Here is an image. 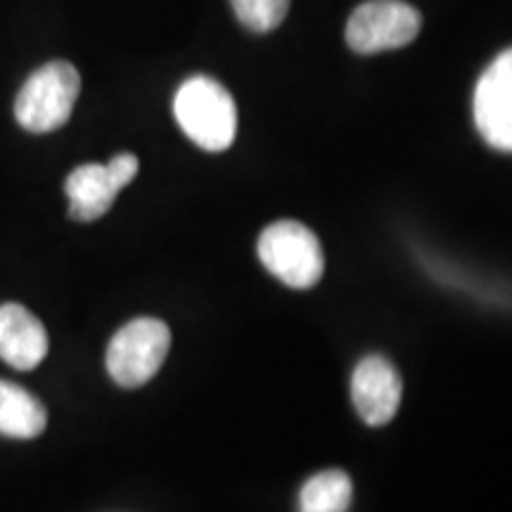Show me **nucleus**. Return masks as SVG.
<instances>
[{"label":"nucleus","instance_id":"7ed1b4c3","mask_svg":"<svg viewBox=\"0 0 512 512\" xmlns=\"http://www.w3.org/2000/svg\"><path fill=\"white\" fill-rule=\"evenodd\" d=\"M261 264L292 290H311L323 278L325 256L316 233L299 221H275L261 233Z\"/></svg>","mask_w":512,"mask_h":512},{"label":"nucleus","instance_id":"6e6552de","mask_svg":"<svg viewBox=\"0 0 512 512\" xmlns=\"http://www.w3.org/2000/svg\"><path fill=\"white\" fill-rule=\"evenodd\" d=\"M48 332L22 304L0 306V358L17 370H34L48 356Z\"/></svg>","mask_w":512,"mask_h":512},{"label":"nucleus","instance_id":"f8f14e48","mask_svg":"<svg viewBox=\"0 0 512 512\" xmlns=\"http://www.w3.org/2000/svg\"><path fill=\"white\" fill-rule=\"evenodd\" d=\"M238 19L254 34L278 29L290 12V0H230Z\"/></svg>","mask_w":512,"mask_h":512},{"label":"nucleus","instance_id":"9b49d317","mask_svg":"<svg viewBox=\"0 0 512 512\" xmlns=\"http://www.w3.org/2000/svg\"><path fill=\"white\" fill-rule=\"evenodd\" d=\"M354 501V484L342 470H325L302 486L299 512H349Z\"/></svg>","mask_w":512,"mask_h":512},{"label":"nucleus","instance_id":"9d476101","mask_svg":"<svg viewBox=\"0 0 512 512\" xmlns=\"http://www.w3.org/2000/svg\"><path fill=\"white\" fill-rule=\"evenodd\" d=\"M46 406L15 382L0 380V434L12 439H36L46 432Z\"/></svg>","mask_w":512,"mask_h":512},{"label":"nucleus","instance_id":"f257e3e1","mask_svg":"<svg viewBox=\"0 0 512 512\" xmlns=\"http://www.w3.org/2000/svg\"><path fill=\"white\" fill-rule=\"evenodd\" d=\"M174 114L185 136L207 152L228 150L238 133L233 95L209 76H192L178 88Z\"/></svg>","mask_w":512,"mask_h":512},{"label":"nucleus","instance_id":"ddd939ff","mask_svg":"<svg viewBox=\"0 0 512 512\" xmlns=\"http://www.w3.org/2000/svg\"><path fill=\"white\" fill-rule=\"evenodd\" d=\"M138 169H140L138 157L131 155V152H121V155L112 157V162L107 164V171H110L112 181L117 183L119 190L126 188V185L138 176Z\"/></svg>","mask_w":512,"mask_h":512},{"label":"nucleus","instance_id":"0eeeda50","mask_svg":"<svg viewBox=\"0 0 512 512\" xmlns=\"http://www.w3.org/2000/svg\"><path fill=\"white\" fill-rule=\"evenodd\" d=\"M403 380L392 361L384 356H366L351 377V399L356 413L370 427H382L394 420L401 406Z\"/></svg>","mask_w":512,"mask_h":512},{"label":"nucleus","instance_id":"1a4fd4ad","mask_svg":"<svg viewBox=\"0 0 512 512\" xmlns=\"http://www.w3.org/2000/svg\"><path fill=\"white\" fill-rule=\"evenodd\" d=\"M64 192L69 197V216L74 221L91 223L112 209L119 188L105 164H83L67 176Z\"/></svg>","mask_w":512,"mask_h":512},{"label":"nucleus","instance_id":"20e7f679","mask_svg":"<svg viewBox=\"0 0 512 512\" xmlns=\"http://www.w3.org/2000/svg\"><path fill=\"white\" fill-rule=\"evenodd\" d=\"M169 347V325L157 318H136L112 337L107 347V370L119 387H143L164 366Z\"/></svg>","mask_w":512,"mask_h":512},{"label":"nucleus","instance_id":"423d86ee","mask_svg":"<svg viewBox=\"0 0 512 512\" xmlns=\"http://www.w3.org/2000/svg\"><path fill=\"white\" fill-rule=\"evenodd\" d=\"M475 124L496 150H512V53L505 50L482 74L475 91Z\"/></svg>","mask_w":512,"mask_h":512},{"label":"nucleus","instance_id":"39448f33","mask_svg":"<svg viewBox=\"0 0 512 512\" xmlns=\"http://www.w3.org/2000/svg\"><path fill=\"white\" fill-rule=\"evenodd\" d=\"M422 15L403 0H368L351 12L347 43L358 55L403 48L418 38Z\"/></svg>","mask_w":512,"mask_h":512},{"label":"nucleus","instance_id":"f03ea898","mask_svg":"<svg viewBox=\"0 0 512 512\" xmlns=\"http://www.w3.org/2000/svg\"><path fill=\"white\" fill-rule=\"evenodd\" d=\"M81 93V76L74 64L55 60L43 64L24 81L15 100L19 126L31 133H50L67 124Z\"/></svg>","mask_w":512,"mask_h":512}]
</instances>
